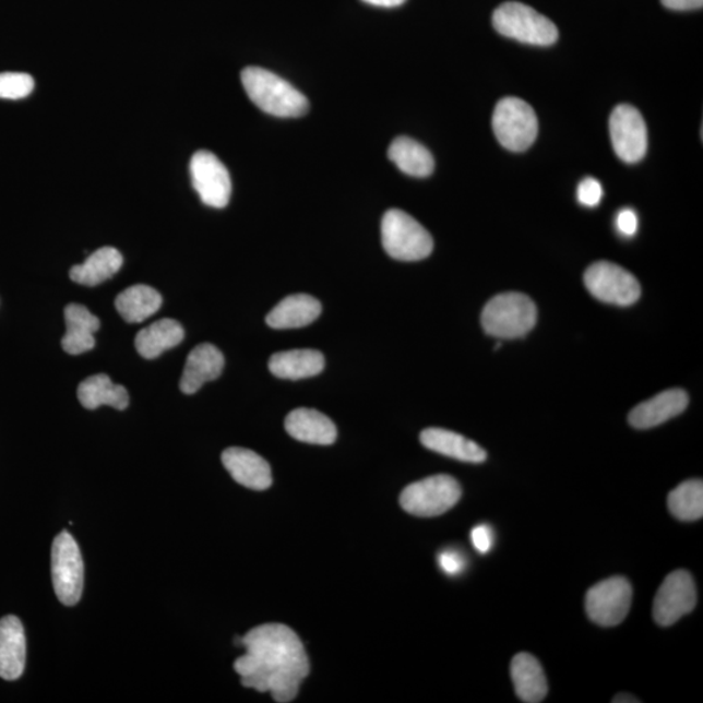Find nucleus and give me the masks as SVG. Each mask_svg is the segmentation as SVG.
Masks as SVG:
<instances>
[{
    "mask_svg": "<svg viewBox=\"0 0 703 703\" xmlns=\"http://www.w3.org/2000/svg\"><path fill=\"white\" fill-rule=\"evenodd\" d=\"M223 368H225V357L222 352L213 344H200L187 358L180 390L187 395L195 394L206 382L219 378Z\"/></svg>",
    "mask_w": 703,
    "mask_h": 703,
    "instance_id": "nucleus-16",
    "label": "nucleus"
},
{
    "mask_svg": "<svg viewBox=\"0 0 703 703\" xmlns=\"http://www.w3.org/2000/svg\"><path fill=\"white\" fill-rule=\"evenodd\" d=\"M78 397L83 407L90 410L107 405L118 410H124L130 404V395L126 388L115 384L106 374L86 378L80 383Z\"/></svg>",
    "mask_w": 703,
    "mask_h": 703,
    "instance_id": "nucleus-24",
    "label": "nucleus"
},
{
    "mask_svg": "<svg viewBox=\"0 0 703 703\" xmlns=\"http://www.w3.org/2000/svg\"><path fill=\"white\" fill-rule=\"evenodd\" d=\"M612 702L613 703H638L641 701L633 698V695H630V694H618V695H615Z\"/></svg>",
    "mask_w": 703,
    "mask_h": 703,
    "instance_id": "nucleus-37",
    "label": "nucleus"
},
{
    "mask_svg": "<svg viewBox=\"0 0 703 703\" xmlns=\"http://www.w3.org/2000/svg\"><path fill=\"white\" fill-rule=\"evenodd\" d=\"M492 130L507 151L525 152L537 139V115L524 99H500L492 114Z\"/></svg>",
    "mask_w": 703,
    "mask_h": 703,
    "instance_id": "nucleus-6",
    "label": "nucleus"
},
{
    "mask_svg": "<svg viewBox=\"0 0 703 703\" xmlns=\"http://www.w3.org/2000/svg\"><path fill=\"white\" fill-rule=\"evenodd\" d=\"M322 313L321 302L313 296L293 295L283 299L266 317V323L275 330L306 327Z\"/></svg>",
    "mask_w": 703,
    "mask_h": 703,
    "instance_id": "nucleus-21",
    "label": "nucleus"
},
{
    "mask_svg": "<svg viewBox=\"0 0 703 703\" xmlns=\"http://www.w3.org/2000/svg\"><path fill=\"white\" fill-rule=\"evenodd\" d=\"M241 83L252 103L276 118H301L309 111V100L288 81L261 67L241 72Z\"/></svg>",
    "mask_w": 703,
    "mask_h": 703,
    "instance_id": "nucleus-2",
    "label": "nucleus"
},
{
    "mask_svg": "<svg viewBox=\"0 0 703 703\" xmlns=\"http://www.w3.org/2000/svg\"><path fill=\"white\" fill-rule=\"evenodd\" d=\"M240 644L247 653L234 667L241 676V684L272 693L275 702H293L310 672L299 635L284 624H263L248 632Z\"/></svg>",
    "mask_w": 703,
    "mask_h": 703,
    "instance_id": "nucleus-1",
    "label": "nucleus"
},
{
    "mask_svg": "<svg viewBox=\"0 0 703 703\" xmlns=\"http://www.w3.org/2000/svg\"><path fill=\"white\" fill-rule=\"evenodd\" d=\"M222 463L236 482L252 490H266L273 485L272 468L254 451L229 448L222 454Z\"/></svg>",
    "mask_w": 703,
    "mask_h": 703,
    "instance_id": "nucleus-14",
    "label": "nucleus"
},
{
    "mask_svg": "<svg viewBox=\"0 0 703 703\" xmlns=\"http://www.w3.org/2000/svg\"><path fill=\"white\" fill-rule=\"evenodd\" d=\"M584 283L596 299L611 306L630 307L641 296V286L635 276L611 262L594 263L586 270Z\"/></svg>",
    "mask_w": 703,
    "mask_h": 703,
    "instance_id": "nucleus-9",
    "label": "nucleus"
},
{
    "mask_svg": "<svg viewBox=\"0 0 703 703\" xmlns=\"http://www.w3.org/2000/svg\"><path fill=\"white\" fill-rule=\"evenodd\" d=\"M633 589L625 577L615 576L600 581L586 594L587 617L601 627L619 625L632 605Z\"/></svg>",
    "mask_w": 703,
    "mask_h": 703,
    "instance_id": "nucleus-10",
    "label": "nucleus"
},
{
    "mask_svg": "<svg viewBox=\"0 0 703 703\" xmlns=\"http://www.w3.org/2000/svg\"><path fill=\"white\" fill-rule=\"evenodd\" d=\"M51 577L57 597L65 606H74L84 589V562L76 540L69 532L53 539Z\"/></svg>",
    "mask_w": 703,
    "mask_h": 703,
    "instance_id": "nucleus-8",
    "label": "nucleus"
},
{
    "mask_svg": "<svg viewBox=\"0 0 703 703\" xmlns=\"http://www.w3.org/2000/svg\"><path fill=\"white\" fill-rule=\"evenodd\" d=\"M389 159L398 170L414 178H426L434 171L436 162L420 142L409 138H397L389 147Z\"/></svg>",
    "mask_w": 703,
    "mask_h": 703,
    "instance_id": "nucleus-27",
    "label": "nucleus"
},
{
    "mask_svg": "<svg viewBox=\"0 0 703 703\" xmlns=\"http://www.w3.org/2000/svg\"><path fill=\"white\" fill-rule=\"evenodd\" d=\"M473 546L478 552L488 553L492 549L493 533L489 525L481 524L470 533Z\"/></svg>",
    "mask_w": 703,
    "mask_h": 703,
    "instance_id": "nucleus-33",
    "label": "nucleus"
},
{
    "mask_svg": "<svg viewBox=\"0 0 703 703\" xmlns=\"http://www.w3.org/2000/svg\"><path fill=\"white\" fill-rule=\"evenodd\" d=\"M288 434L303 443L330 445L336 441L337 430L327 416L315 409L299 408L286 418Z\"/></svg>",
    "mask_w": 703,
    "mask_h": 703,
    "instance_id": "nucleus-18",
    "label": "nucleus"
},
{
    "mask_svg": "<svg viewBox=\"0 0 703 703\" xmlns=\"http://www.w3.org/2000/svg\"><path fill=\"white\" fill-rule=\"evenodd\" d=\"M362 2L376 7H383V9H394V7L402 5L407 0H362Z\"/></svg>",
    "mask_w": 703,
    "mask_h": 703,
    "instance_id": "nucleus-36",
    "label": "nucleus"
},
{
    "mask_svg": "<svg viewBox=\"0 0 703 703\" xmlns=\"http://www.w3.org/2000/svg\"><path fill=\"white\" fill-rule=\"evenodd\" d=\"M189 170L195 192L205 205L215 208L228 205L233 193L231 178L226 166L215 154L207 151L195 153Z\"/></svg>",
    "mask_w": 703,
    "mask_h": 703,
    "instance_id": "nucleus-12",
    "label": "nucleus"
},
{
    "mask_svg": "<svg viewBox=\"0 0 703 703\" xmlns=\"http://www.w3.org/2000/svg\"><path fill=\"white\" fill-rule=\"evenodd\" d=\"M667 504L669 511L681 522H695L703 516V482L701 479H689L669 492Z\"/></svg>",
    "mask_w": 703,
    "mask_h": 703,
    "instance_id": "nucleus-29",
    "label": "nucleus"
},
{
    "mask_svg": "<svg viewBox=\"0 0 703 703\" xmlns=\"http://www.w3.org/2000/svg\"><path fill=\"white\" fill-rule=\"evenodd\" d=\"M666 9L674 11H691L702 9L703 0H660Z\"/></svg>",
    "mask_w": 703,
    "mask_h": 703,
    "instance_id": "nucleus-35",
    "label": "nucleus"
},
{
    "mask_svg": "<svg viewBox=\"0 0 703 703\" xmlns=\"http://www.w3.org/2000/svg\"><path fill=\"white\" fill-rule=\"evenodd\" d=\"M617 228L618 231L623 235L628 236V238H631V236H634L638 234L639 229V216L635 214L632 208H623V211H620L618 216H617Z\"/></svg>",
    "mask_w": 703,
    "mask_h": 703,
    "instance_id": "nucleus-34",
    "label": "nucleus"
},
{
    "mask_svg": "<svg viewBox=\"0 0 703 703\" xmlns=\"http://www.w3.org/2000/svg\"><path fill=\"white\" fill-rule=\"evenodd\" d=\"M420 441L426 449L460 462L479 464L488 458L481 445L454 431L429 428L421 432Z\"/></svg>",
    "mask_w": 703,
    "mask_h": 703,
    "instance_id": "nucleus-19",
    "label": "nucleus"
},
{
    "mask_svg": "<svg viewBox=\"0 0 703 703\" xmlns=\"http://www.w3.org/2000/svg\"><path fill=\"white\" fill-rule=\"evenodd\" d=\"M689 397L684 390H667L652 397L651 401L639 404L632 409L628 420L635 429H652L681 415L687 409Z\"/></svg>",
    "mask_w": 703,
    "mask_h": 703,
    "instance_id": "nucleus-15",
    "label": "nucleus"
},
{
    "mask_svg": "<svg viewBox=\"0 0 703 703\" xmlns=\"http://www.w3.org/2000/svg\"><path fill=\"white\" fill-rule=\"evenodd\" d=\"M610 134L615 153L625 164H638L647 152V128L638 108L631 105L615 107L610 118Z\"/></svg>",
    "mask_w": 703,
    "mask_h": 703,
    "instance_id": "nucleus-13",
    "label": "nucleus"
},
{
    "mask_svg": "<svg viewBox=\"0 0 703 703\" xmlns=\"http://www.w3.org/2000/svg\"><path fill=\"white\" fill-rule=\"evenodd\" d=\"M511 678L520 701L539 703L549 692L544 668L532 654L515 655L511 664Z\"/></svg>",
    "mask_w": 703,
    "mask_h": 703,
    "instance_id": "nucleus-22",
    "label": "nucleus"
},
{
    "mask_svg": "<svg viewBox=\"0 0 703 703\" xmlns=\"http://www.w3.org/2000/svg\"><path fill=\"white\" fill-rule=\"evenodd\" d=\"M601 198H604V188H601L597 179L586 178L580 182L577 199L581 205L587 207L598 206Z\"/></svg>",
    "mask_w": 703,
    "mask_h": 703,
    "instance_id": "nucleus-31",
    "label": "nucleus"
},
{
    "mask_svg": "<svg viewBox=\"0 0 703 703\" xmlns=\"http://www.w3.org/2000/svg\"><path fill=\"white\" fill-rule=\"evenodd\" d=\"M162 302L157 289L139 284L123 290L115 300V307L128 323H141L157 313Z\"/></svg>",
    "mask_w": 703,
    "mask_h": 703,
    "instance_id": "nucleus-28",
    "label": "nucleus"
},
{
    "mask_svg": "<svg viewBox=\"0 0 703 703\" xmlns=\"http://www.w3.org/2000/svg\"><path fill=\"white\" fill-rule=\"evenodd\" d=\"M698 604L692 574L687 571L669 573L654 598L653 617L660 627H669L684 615L694 610Z\"/></svg>",
    "mask_w": 703,
    "mask_h": 703,
    "instance_id": "nucleus-11",
    "label": "nucleus"
},
{
    "mask_svg": "<svg viewBox=\"0 0 703 703\" xmlns=\"http://www.w3.org/2000/svg\"><path fill=\"white\" fill-rule=\"evenodd\" d=\"M65 334L62 339V347L70 355H81L90 352L96 346V337L100 322L90 309L71 303L64 310Z\"/></svg>",
    "mask_w": 703,
    "mask_h": 703,
    "instance_id": "nucleus-20",
    "label": "nucleus"
},
{
    "mask_svg": "<svg viewBox=\"0 0 703 703\" xmlns=\"http://www.w3.org/2000/svg\"><path fill=\"white\" fill-rule=\"evenodd\" d=\"M184 329L178 321L165 318L142 329L134 341L139 355L146 360H154L167 349H171L184 339Z\"/></svg>",
    "mask_w": 703,
    "mask_h": 703,
    "instance_id": "nucleus-25",
    "label": "nucleus"
},
{
    "mask_svg": "<svg viewBox=\"0 0 703 703\" xmlns=\"http://www.w3.org/2000/svg\"><path fill=\"white\" fill-rule=\"evenodd\" d=\"M26 662V639L19 618L0 620V678L9 681L22 678Z\"/></svg>",
    "mask_w": 703,
    "mask_h": 703,
    "instance_id": "nucleus-17",
    "label": "nucleus"
},
{
    "mask_svg": "<svg viewBox=\"0 0 703 703\" xmlns=\"http://www.w3.org/2000/svg\"><path fill=\"white\" fill-rule=\"evenodd\" d=\"M462 498V488L454 477L431 476L407 486L401 496L405 512L418 517L443 515Z\"/></svg>",
    "mask_w": 703,
    "mask_h": 703,
    "instance_id": "nucleus-7",
    "label": "nucleus"
},
{
    "mask_svg": "<svg viewBox=\"0 0 703 703\" xmlns=\"http://www.w3.org/2000/svg\"><path fill=\"white\" fill-rule=\"evenodd\" d=\"M269 369L281 380H303L322 373L324 357L314 349L278 352L270 358Z\"/></svg>",
    "mask_w": 703,
    "mask_h": 703,
    "instance_id": "nucleus-23",
    "label": "nucleus"
},
{
    "mask_svg": "<svg viewBox=\"0 0 703 703\" xmlns=\"http://www.w3.org/2000/svg\"><path fill=\"white\" fill-rule=\"evenodd\" d=\"M492 25L500 35L520 43L550 46L557 43V25L532 7L519 2L500 4L492 15Z\"/></svg>",
    "mask_w": 703,
    "mask_h": 703,
    "instance_id": "nucleus-5",
    "label": "nucleus"
},
{
    "mask_svg": "<svg viewBox=\"0 0 703 703\" xmlns=\"http://www.w3.org/2000/svg\"><path fill=\"white\" fill-rule=\"evenodd\" d=\"M123 266V255L118 249L104 247L92 253L84 263L73 266L70 272L71 279L81 286L96 287L104 283Z\"/></svg>",
    "mask_w": 703,
    "mask_h": 703,
    "instance_id": "nucleus-26",
    "label": "nucleus"
},
{
    "mask_svg": "<svg viewBox=\"0 0 703 703\" xmlns=\"http://www.w3.org/2000/svg\"><path fill=\"white\" fill-rule=\"evenodd\" d=\"M35 90V80L28 73H0V98L22 99Z\"/></svg>",
    "mask_w": 703,
    "mask_h": 703,
    "instance_id": "nucleus-30",
    "label": "nucleus"
},
{
    "mask_svg": "<svg viewBox=\"0 0 703 703\" xmlns=\"http://www.w3.org/2000/svg\"><path fill=\"white\" fill-rule=\"evenodd\" d=\"M382 245L391 259L404 262L428 259L434 248L428 229L398 208L383 215Z\"/></svg>",
    "mask_w": 703,
    "mask_h": 703,
    "instance_id": "nucleus-4",
    "label": "nucleus"
},
{
    "mask_svg": "<svg viewBox=\"0 0 703 703\" xmlns=\"http://www.w3.org/2000/svg\"><path fill=\"white\" fill-rule=\"evenodd\" d=\"M486 334L498 339H517L531 333L537 322V307L531 297L507 293L492 297L481 315Z\"/></svg>",
    "mask_w": 703,
    "mask_h": 703,
    "instance_id": "nucleus-3",
    "label": "nucleus"
},
{
    "mask_svg": "<svg viewBox=\"0 0 703 703\" xmlns=\"http://www.w3.org/2000/svg\"><path fill=\"white\" fill-rule=\"evenodd\" d=\"M438 564L444 573L450 574V576H455V574L463 572L465 559L456 550H444L438 556Z\"/></svg>",
    "mask_w": 703,
    "mask_h": 703,
    "instance_id": "nucleus-32",
    "label": "nucleus"
}]
</instances>
